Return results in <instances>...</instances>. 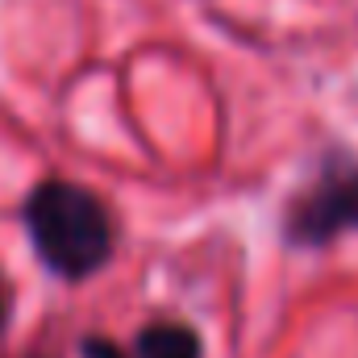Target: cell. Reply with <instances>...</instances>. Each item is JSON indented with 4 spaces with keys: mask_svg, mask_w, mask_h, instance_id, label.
<instances>
[{
    "mask_svg": "<svg viewBox=\"0 0 358 358\" xmlns=\"http://www.w3.org/2000/svg\"><path fill=\"white\" fill-rule=\"evenodd\" d=\"M25 229L38 259L63 279H88L108 263L117 229L108 204L80 183L46 179L25 200Z\"/></svg>",
    "mask_w": 358,
    "mask_h": 358,
    "instance_id": "1",
    "label": "cell"
},
{
    "mask_svg": "<svg viewBox=\"0 0 358 358\" xmlns=\"http://www.w3.org/2000/svg\"><path fill=\"white\" fill-rule=\"evenodd\" d=\"M358 229V163L355 159H325L321 176L304 192L292 196L283 234L292 246H329L342 234Z\"/></svg>",
    "mask_w": 358,
    "mask_h": 358,
    "instance_id": "2",
    "label": "cell"
},
{
    "mask_svg": "<svg viewBox=\"0 0 358 358\" xmlns=\"http://www.w3.org/2000/svg\"><path fill=\"white\" fill-rule=\"evenodd\" d=\"M129 358H200V334L179 325V321H155L134 338V350H125Z\"/></svg>",
    "mask_w": 358,
    "mask_h": 358,
    "instance_id": "3",
    "label": "cell"
},
{
    "mask_svg": "<svg viewBox=\"0 0 358 358\" xmlns=\"http://www.w3.org/2000/svg\"><path fill=\"white\" fill-rule=\"evenodd\" d=\"M4 317H8V304H4V292H0V329H4Z\"/></svg>",
    "mask_w": 358,
    "mask_h": 358,
    "instance_id": "4",
    "label": "cell"
}]
</instances>
